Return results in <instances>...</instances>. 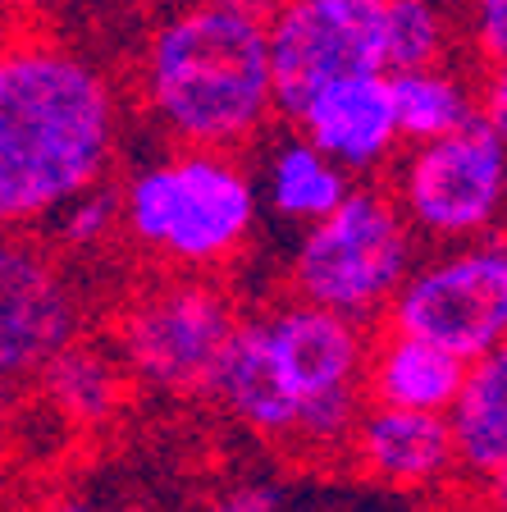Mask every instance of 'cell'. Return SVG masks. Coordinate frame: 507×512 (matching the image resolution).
Segmentation results:
<instances>
[{"label": "cell", "mask_w": 507, "mask_h": 512, "mask_svg": "<svg viewBox=\"0 0 507 512\" xmlns=\"http://www.w3.org/2000/svg\"><path fill=\"white\" fill-rule=\"evenodd\" d=\"M279 0H179L147 28L133 101L169 147L247 151L275 128L270 14Z\"/></svg>", "instance_id": "3"}, {"label": "cell", "mask_w": 507, "mask_h": 512, "mask_svg": "<svg viewBox=\"0 0 507 512\" xmlns=\"http://www.w3.org/2000/svg\"><path fill=\"white\" fill-rule=\"evenodd\" d=\"M124 142V87L92 51L23 19L0 55V215L51 224L110 179Z\"/></svg>", "instance_id": "1"}, {"label": "cell", "mask_w": 507, "mask_h": 512, "mask_svg": "<svg viewBox=\"0 0 507 512\" xmlns=\"http://www.w3.org/2000/svg\"><path fill=\"white\" fill-rule=\"evenodd\" d=\"M288 124L302 128L352 179H380L407 151V133H402L398 92H393L389 69L334 78Z\"/></svg>", "instance_id": "11"}, {"label": "cell", "mask_w": 507, "mask_h": 512, "mask_svg": "<svg viewBox=\"0 0 507 512\" xmlns=\"http://www.w3.org/2000/svg\"><path fill=\"white\" fill-rule=\"evenodd\" d=\"M206 512H279V490L270 480H233L206 503Z\"/></svg>", "instance_id": "23"}, {"label": "cell", "mask_w": 507, "mask_h": 512, "mask_svg": "<svg viewBox=\"0 0 507 512\" xmlns=\"http://www.w3.org/2000/svg\"><path fill=\"white\" fill-rule=\"evenodd\" d=\"M366 320L288 298L243 316L215 380V403L256 439L311 462L348 458L366 412Z\"/></svg>", "instance_id": "2"}, {"label": "cell", "mask_w": 507, "mask_h": 512, "mask_svg": "<svg viewBox=\"0 0 507 512\" xmlns=\"http://www.w3.org/2000/svg\"><path fill=\"white\" fill-rule=\"evenodd\" d=\"M256 179H261L265 211L275 215L279 224H293V229H307V224L325 220L361 183L293 124L265 142Z\"/></svg>", "instance_id": "14"}, {"label": "cell", "mask_w": 507, "mask_h": 512, "mask_svg": "<svg viewBox=\"0 0 507 512\" xmlns=\"http://www.w3.org/2000/svg\"><path fill=\"white\" fill-rule=\"evenodd\" d=\"M124 243L174 275H220L247 252L265 211L261 179L238 151L169 147L119 183Z\"/></svg>", "instance_id": "4"}, {"label": "cell", "mask_w": 507, "mask_h": 512, "mask_svg": "<svg viewBox=\"0 0 507 512\" xmlns=\"http://www.w3.org/2000/svg\"><path fill=\"white\" fill-rule=\"evenodd\" d=\"M476 362L507 339V229L430 247L393 298L389 320Z\"/></svg>", "instance_id": "8"}, {"label": "cell", "mask_w": 507, "mask_h": 512, "mask_svg": "<svg viewBox=\"0 0 507 512\" xmlns=\"http://www.w3.org/2000/svg\"><path fill=\"white\" fill-rule=\"evenodd\" d=\"M32 512H174L138 494H96V490H55Z\"/></svg>", "instance_id": "21"}, {"label": "cell", "mask_w": 507, "mask_h": 512, "mask_svg": "<svg viewBox=\"0 0 507 512\" xmlns=\"http://www.w3.org/2000/svg\"><path fill=\"white\" fill-rule=\"evenodd\" d=\"M466 480H485L507 462V339L471 362L453 412Z\"/></svg>", "instance_id": "16"}, {"label": "cell", "mask_w": 507, "mask_h": 512, "mask_svg": "<svg viewBox=\"0 0 507 512\" xmlns=\"http://www.w3.org/2000/svg\"><path fill=\"white\" fill-rule=\"evenodd\" d=\"M421 247V234L393 188L361 179L325 220L297 229L288 256V293L338 316L384 325L393 298L425 256Z\"/></svg>", "instance_id": "5"}, {"label": "cell", "mask_w": 507, "mask_h": 512, "mask_svg": "<svg viewBox=\"0 0 507 512\" xmlns=\"http://www.w3.org/2000/svg\"><path fill=\"white\" fill-rule=\"evenodd\" d=\"M480 499H485L489 512H507V462L480 480Z\"/></svg>", "instance_id": "24"}, {"label": "cell", "mask_w": 507, "mask_h": 512, "mask_svg": "<svg viewBox=\"0 0 507 512\" xmlns=\"http://www.w3.org/2000/svg\"><path fill=\"white\" fill-rule=\"evenodd\" d=\"M466 23V46L476 51V60L507 51V0H457Z\"/></svg>", "instance_id": "20"}, {"label": "cell", "mask_w": 507, "mask_h": 512, "mask_svg": "<svg viewBox=\"0 0 507 512\" xmlns=\"http://www.w3.org/2000/svg\"><path fill=\"white\" fill-rule=\"evenodd\" d=\"M480 119L507 138V51L480 60Z\"/></svg>", "instance_id": "22"}, {"label": "cell", "mask_w": 507, "mask_h": 512, "mask_svg": "<svg viewBox=\"0 0 507 512\" xmlns=\"http://www.w3.org/2000/svg\"><path fill=\"white\" fill-rule=\"evenodd\" d=\"M471 362L448 352L444 343L384 325L370 343L366 403L407 407V412H453Z\"/></svg>", "instance_id": "13"}, {"label": "cell", "mask_w": 507, "mask_h": 512, "mask_svg": "<svg viewBox=\"0 0 507 512\" xmlns=\"http://www.w3.org/2000/svg\"><path fill=\"white\" fill-rule=\"evenodd\" d=\"M10 5V14L14 19H37V14H46L55 5V0H5Z\"/></svg>", "instance_id": "25"}, {"label": "cell", "mask_w": 507, "mask_h": 512, "mask_svg": "<svg viewBox=\"0 0 507 512\" xmlns=\"http://www.w3.org/2000/svg\"><path fill=\"white\" fill-rule=\"evenodd\" d=\"M110 5H128L133 10V5H151V0H110Z\"/></svg>", "instance_id": "26"}, {"label": "cell", "mask_w": 507, "mask_h": 512, "mask_svg": "<svg viewBox=\"0 0 507 512\" xmlns=\"http://www.w3.org/2000/svg\"><path fill=\"white\" fill-rule=\"evenodd\" d=\"M466 23L457 0H389V69L462 60Z\"/></svg>", "instance_id": "18"}, {"label": "cell", "mask_w": 507, "mask_h": 512, "mask_svg": "<svg viewBox=\"0 0 507 512\" xmlns=\"http://www.w3.org/2000/svg\"><path fill=\"white\" fill-rule=\"evenodd\" d=\"M393 92H398L407 142L444 138V133H457L480 119V69H466L462 60L398 69Z\"/></svg>", "instance_id": "17"}, {"label": "cell", "mask_w": 507, "mask_h": 512, "mask_svg": "<svg viewBox=\"0 0 507 512\" xmlns=\"http://www.w3.org/2000/svg\"><path fill=\"white\" fill-rule=\"evenodd\" d=\"M60 256V247H42L19 229L0 252V366L10 384L37 380L51 357L83 339L87 307Z\"/></svg>", "instance_id": "10"}, {"label": "cell", "mask_w": 507, "mask_h": 512, "mask_svg": "<svg viewBox=\"0 0 507 512\" xmlns=\"http://www.w3.org/2000/svg\"><path fill=\"white\" fill-rule=\"evenodd\" d=\"M389 188L425 247L498 234L507 224V138L476 119L444 138L407 142Z\"/></svg>", "instance_id": "7"}, {"label": "cell", "mask_w": 507, "mask_h": 512, "mask_svg": "<svg viewBox=\"0 0 507 512\" xmlns=\"http://www.w3.org/2000/svg\"><path fill=\"white\" fill-rule=\"evenodd\" d=\"M238 325L243 311L215 275L160 270L115 311L110 343L138 389L160 398H206L215 394Z\"/></svg>", "instance_id": "6"}, {"label": "cell", "mask_w": 507, "mask_h": 512, "mask_svg": "<svg viewBox=\"0 0 507 512\" xmlns=\"http://www.w3.org/2000/svg\"><path fill=\"white\" fill-rule=\"evenodd\" d=\"M46 229H51V247H60V252H69V256L106 252L115 238H124V202H119V188L101 183V188L74 197Z\"/></svg>", "instance_id": "19"}, {"label": "cell", "mask_w": 507, "mask_h": 512, "mask_svg": "<svg viewBox=\"0 0 507 512\" xmlns=\"http://www.w3.org/2000/svg\"><path fill=\"white\" fill-rule=\"evenodd\" d=\"M128 389H133V375H128L124 357L110 348H96V343L78 339L74 348H64L60 357L37 371V394L42 403L60 416L64 426L78 430H101L110 426L124 407Z\"/></svg>", "instance_id": "15"}, {"label": "cell", "mask_w": 507, "mask_h": 512, "mask_svg": "<svg viewBox=\"0 0 507 512\" xmlns=\"http://www.w3.org/2000/svg\"><path fill=\"white\" fill-rule=\"evenodd\" d=\"M348 462L361 480L393 494H444L448 485L466 480L448 412H407V407L366 403Z\"/></svg>", "instance_id": "12"}, {"label": "cell", "mask_w": 507, "mask_h": 512, "mask_svg": "<svg viewBox=\"0 0 507 512\" xmlns=\"http://www.w3.org/2000/svg\"><path fill=\"white\" fill-rule=\"evenodd\" d=\"M270 55L279 115L293 119L334 78L389 69V0H279Z\"/></svg>", "instance_id": "9"}]
</instances>
